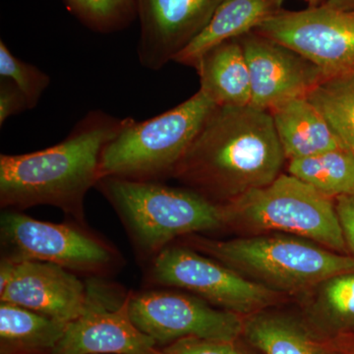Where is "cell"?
<instances>
[{
    "label": "cell",
    "mask_w": 354,
    "mask_h": 354,
    "mask_svg": "<svg viewBox=\"0 0 354 354\" xmlns=\"http://www.w3.org/2000/svg\"><path fill=\"white\" fill-rule=\"evenodd\" d=\"M286 160L270 111L216 106L172 176L223 205L272 183Z\"/></svg>",
    "instance_id": "1"
},
{
    "label": "cell",
    "mask_w": 354,
    "mask_h": 354,
    "mask_svg": "<svg viewBox=\"0 0 354 354\" xmlns=\"http://www.w3.org/2000/svg\"><path fill=\"white\" fill-rule=\"evenodd\" d=\"M127 118L88 111L57 145L24 155L0 156V204L23 209L48 205L82 225L84 200L101 180L102 151Z\"/></svg>",
    "instance_id": "2"
},
{
    "label": "cell",
    "mask_w": 354,
    "mask_h": 354,
    "mask_svg": "<svg viewBox=\"0 0 354 354\" xmlns=\"http://www.w3.org/2000/svg\"><path fill=\"white\" fill-rule=\"evenodd\" d=\"M187 246L279 293L307 290L337 274L354 272L353 256L279 232L225 241L192 236Z\"/></svg>",
    "instance_id": "3"
},
{
    "label": "cell",
    "mask_w": 354,
    "mask_h": 354,
    "mask_svg": "<svg viewBox=\"0 0 354 354\" xmlns=\"http://www.w3.org/2000/svg\"><path fill=\"white\" fill-rule=\"evenodd\" d=\"M97 187L140 250L150 255H157L176 237L225 227L223 205L189 188L118 177H104Z\"/></svg>",
    "instance_id": "4"
},
{
    "label": "cell",
    "mask_w": 354,
    "mask_h": 354,
    "mask_svg": "<svg viewBox=\"0 0 354 354\" xmlns=\"http://www.w3.org/2000/svg\"><path fill=\"white\" fill-rule=\"evenodd\" d=\"M216 104L202 92L150 120L127 118L102 151L100 176L158 181L172 176Z\"/></svg>",
    "instance_id": "5"
},
{
    "label": "cell",
    "mask_w": 354,
    "mask_h": 354,
    "mask_svg": "<svg viewBox=\"0 0 354 354\" xmlns=\"http://www.w3.org/2000/svg\"><path fill=\"white\" fill-rule=\"evenodd\" d=\"M223 206L225 227L295 235L337 253L348 250L333 199L290 174Z\"/></svg>",
    "instance_id": "6"
},
{
    "label": "cell",
    "mask_w": 354,
    "mask_h": 354,
    "mask_svg": "<svg viewBox=\"0 0 354 354\" xmlns=\"http://www.w3.org/2000/svg\"><path fill=\"white\" fill-rule=\"evenodd\" d=\"M151 276L160 285L188 290L239 315L250 316L281 298L227 266L186 246H167L155 256Z\"/></svg>",
    "instance_id": "7"
},
{
    "label": "cell",
    "mask_w": 354,
    "mask_h": 354,
    "mask_svg": "<svg viewBox=\"0 0 354 354\" xmlns=\"http://www.w3.org/2000/svg\"><path fill=\"white\" fill-rule=\"evenodd\" d=\"M253 32L297 51L328 78L354 72V6L344 2L281 10Z\"/></svg>",
    "instance_id": "8"
},
{
    "label": "cell",
    "mask_w": 354,
    "mask_h": 354,
    "mask_svg": "<svg viewBox=\"0 0 354 354\" xmlns=\"http://www.w3.org/2000/svg\"><path fill=\"white\" fill-rule=\"evenodd\" d=\"M2 244L10 259L39 261L70 272L100 274L113 267L115 252L106 242L74 223H53L15 211L0 218Z\"/></svg>",
    "instance_id": "9"
},
{
    "label": "cell",
    "mask_w": 354,
    "mask_h": 354,
    "mask_svg": "<svg viewBox=\"0 0 354 354\" xmlns=\"http://www.w3.org/2000/svg\"><path fill=\"white\" fill-rule=\"evenodd\" d=\"M132 322L158 346L188 337L235 342L244 321L234 312L216 308L196 295L152 290L129 295Z\"/></svg>",
    "instance_id": "10"
},
{
    "label": "cell",
    "mask_w": 354,
    "mask_h": 354,
    "mask_svg": "<svg viewBox=\"0 0 354 354\" xmlns=\"http://www.w3.org/2000/svg\"><path fill=\"white\" fill-rule=\"evenodd\" d=\"M128 298L101 281L88 283L82 314L67 324L50 354H162L132 322Z\"/></svg>",
    "instance_id": "11"
},
{
    "label": "cell",
    "mask_w": 354,
    "mask_h": 354,
    "mask_svg": "<svg viewBox=\"0 0 354 354\" xmlns=\"http://www.w3.org/2000/svg\"><path fill=\"white\" fill-rule=\"evenodd\" d=\"M239 39L250 72V106L254 108L270 111L290 100L307 97L328 78L297 51L257 32H248Z\"/></svg>",
    "instance_id": "12"
},
{
    "label": "cell",
    "mask_w": 354,
    "mask_h": 354,
    "mask_svg": "<svg viewBox=\"0 0 354 354\" xmlns=\"http://www.w3.org/2000/svg\"><path fill=\"white\" fill-rule=\"evenodd\" d=\"M223 0H138L142 66L157 71L196 38Z\"/></svg>",
    "instance_id": "13"
},
{
    "label": "cell",
    "mask_w": 354,
    "mask_h": 354,
    "mask_svg": "<svg viewBox=\"0 0 354 354\" xmlns=\"http://www.w3.org/2000/svg\"><path fill=\"white\" fill-rule=\"evenodd\" d=\"M13 261L12 277L0 292L1 302L32 310L65 324L82 314L87 286L73 272L51 263Z\"/></svg>",
    "instance_id": "14"
},
{
    "label": "cell",
    "mask_w": 354,
    "mask_h": 354,
    "mask_svg": "<svg viewBox=\"0 0 354 354\" xmlns=\"http://www.w3.org/2000/svg\"><path fill=\"white\" fill-rule=\"evenodd\" d=\"M285 0H223L201 32L174 57L176 64L196 66L218 44L241 38L283 10Z\"/></svg>",
    "instance_id": "15"
},
{
    "label": "cell",
    "mask_w": 354,
    "mask_h": 354,
    "mask_svg": "<svg viewBox=\"0 0 354 354\" xmlns=\"http://www.w3.org/2000/svg\"><path fill=\"white\" fill-rule=\"evenodd\" d=\"M270 113L286 160L307 158L344 147L308 97L283 102Z\"/></svg>",
    "instance_id": "16"
},
{
    "label": "cell",
    "mask_w": 354,
    "mask_h": 354,
    "mask_svg": "<svg viewBox=\"0 0 354 354\" xmlns=\"http://www.w3.org/2000/svg\"><path fill=\"white\" fill-rule=\"evenodd\" d=\"M195 68L200 77V90L216 106H250V72L239 38L209 50Z\"/></svg>",
    "instance_id": "17"
},
{
    "label": "cell",
    "mask_w": 354,
    "mask_h": 354,
    "mask_svg": "<svg viewBox=\"0 0 354 354\" xmlns=\"http://www.w3.org/2000/svg\"><path fill=\"white\" fill-rule=\"evenodd\" d=\"M67 324L17 305L0 304V353L50 354Z\"/></svg>",
    "instance_id": "18"
},
{
    "label": "cell",
    "mask_w": 354,
    "mask_h": 354,
    "mask_svg": "<svg viewBox=\"0 0 354 354\" xmlns=\"http://www.w3.org/2000/svg\"><path fill=\"white\" fill-rule=\"evenodd\" d=\"M246 341L263 354H329L295 317L257 312L244 321Z\"/></svg>",
    "instance_id": "19"
},
{
    "label": "cell",
    "mask_w": 354,
    "mask_h": 354,
    "mask_svg": "<svg viewBox=\"0 0 354 354\" xmlns=\"http://www.w3.org/2000/svg\"><path fill=\"white\" fill-rule=\"evenodd\" d=\"M288 174L330 199L354 194V153L346 147L291 160Z\"/></svg>",
    "instance_id": "20"
},
{
    "label": "cell",
    "mask_w": 354,
    "mask_h": 354,
    "mask_svg": "<svg viewBox=\"0 0 354 354\" xmlns=\"http://www.w3.org/2000/svg\"><path fill=\"white\" fill-rule=\"evenodd\" d=\"M307 97L354 153V72L326 78Z\"/></svg>",
    "instance_id": "21"
},
{
    "label": "cell",
    "mask_w": 354,
    "mask_h": 354,
    "mask_svg": "<svg viewBox=\"0 0 354 354\" xmlns=\"http://www.w3.org/2000/svg\"><path fill=\"white\" fill-rule=\"evenodd\" d=\"M312 315L335 327L354 324V272L337 274L318 285Z\"/></svg>",
    "instance_id": "22"
},
{
    "label": "cell",
    "mask_w": 354,
    "mask_h": 354,
    "mask_svg": "<svg viewBox=\"0 0 354 354\" xmlns=\"http://www.w3.org/2000/svg\"><path fill=\"white\" fill-rule=\"evenodd\" d=\"M71 10L97 32H111L138 12V0H65Z\"/></svg>",
    "instance_id": "23"
},
{
    "label": "cell",
    "mask_w": 354,
    "mask_h": 354,
    "mask_svg": "<svg viewBox=\"0 0 354 354\" xmlns=\"http://www.w3.org/2000/svg\"><path fill=\"white\" fill-rule=\"evenodd\" d=\"M0 77L15 84L25 95L30 109L38 106L50 77L38 67L13 55L3 41H0Z\"/></svg>",
    "instance_id": "24"
},
{
    "label": "cell",
    "mask_w": 354,
    "mask_h": 354,
    "mask_svg": "<svg viewBox=\"0 0 354 354\" xmlns=\"http://www.w3.org/2000/svg\"><path fill=\"white\" fill-rule=\"evenodd\" d=\"M162 354H242L234 342L220 339H179L167 344L162 349Z\"/></svg>",
    "instance_id": "25"
},
{
    "label": "cell",
    "mask_w": 354,
    "mask_h": 354,
    "mask_svg": "<svg viewBox=\"0 0 354 354\" xmlns=\"http://www.w3.org/2000/svg\"><path fill=\"white\" fill-rule=\"evenodd\" d=\"M25 95L15 84L7 79H0V127L11 116L29 111Z\"/></svg>",
    "instance_id": "26"
},
{
    "label": "cell",
    "mask_w": 354,
    "mask_h": 354,
    "mask_svg": "<svg viewBox=\"0 0 354 354\" xmlns=\"http://www.w3.org/2000/svg\"><path fill=\"white\" fill-rule=\"evenodd\" d=\"M335 204L346 246L354 258V194L337 198Z\"/></svg>",
    "instance_id": "27"
},
{
    "label": "cell",
    "mask_w": 354,
    "mask_h": 354,
    "mask_svg": "<svg viewBox=\"0 0 354 354\" xmlns=\"http://www.w3.org/2000/svg\"><path fill=\"white\" fill-rule=\"evenodd\" d=\"M309 4V7H315L321 6V4L326 3L329 0H304Z\"/></svg>",
    "instance_id": "28"
}]
</instances>
